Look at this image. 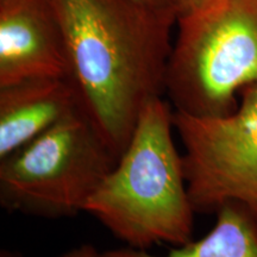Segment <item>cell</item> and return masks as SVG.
<instances>
[{
	"label": "cell",
	"mask_w": 257,
	"mask_h": 257,
	"mask_svg": "<svg viewBox=\"0 0 257 257\" xmlns=\"http://www.w3.org/2000/svg\"><path fill=\"white\" fill-rule=\"evenodd\" d=\"M173 2H174L179 17V16L187 14V12L198 8V6L201 5L205 0H173Z\"/></svg>",
	"instance_id": "obj_11"
},
{
	"label": "cell",
	"mask_w": 257,
	"mask_h": 257,
	"mask_svg": "<svg viewBox=\"0 0 257 257\" xmlns=\"http://www.w3.org/2000/svg\"><path fill=\"white\" fill-rule=\"evenodd\" d=\"M80 107L115 155L148 102L166 94L178 16L137 0H50Z\"/></svg>",
	"instance_id": "obj_1"
},
{
	"label": "cell",
	"mask_w": 257,
	"mask_h": 257,
	"mask_svg": "<svg viewBox=\"0 0 257 257\" xmlns=\"http://www.w3.org/2000/svg\"><path fill=\"white\" fill-rule=\"evenodd\" d=\"M0 257H25V256L23 253L18 251H12V250L3 249L2 251H0Z\"/></svg>",
	"instance_id": "obj_12"
},
{
	"label": "cell",
	"mask_w": 257,
	"mask_h": 257,
	"mask_svg": "<svg viewBox=\"0 0 257 257\" xmlns=\"http://www.w3.org/2000/svg\"><path fill=\"white\" fill-rule=\"evenodd\" d=\"M166 75L175 111L197 117L232 113L257 85V0H205L178 17Z\"/></svg>",
	"instance_id": "obj_3"
},
{
	"label": "cell",
	"mask_w": 257,
	"mask_h": 257,
	"mask_svg": "<svg viewBox=\"0 0 257 257\" xmlns=\"http://www.w3.org/2000/svg\"><path fill=\"white\" fill-rule=\"evenodd\" d=\"M137 2L142 3V4L149 6V8L160 10V11L172 12V14L178 16V11H176L173 0H137Z\"/></svg>",
	"instance_id": "obj_10"
},
{
	"label": "cell",
	"mask_w": 257,
	"mask_h": 257,
	"mask_svg": "<svg viewBox=\"0 0 257 257\" xmlns=\"http://www.w3.org/2000/svg\"><path fill=\"white\" fill-rule=\"evenodd\" d=\"M173 124L184 146L195 214L216 213L237 202L257 217V85L240 92L232 113L197 117L174 110Z\"/></svg>",
	"instance_id": "obj_5"
},
{
	"label": "cell",
	"mask_w": 257,
	"mask_h": 257,
	"mask_svg": "<svg viewBox=\"0 0 257 257\" xmlns=\"http://www.w3.org/2000/svg\"><path fill=\"white\" fill-rule=\"evenodd\" d=\"M0 2H5V0H0Z\"/></svg>",
	"instance_id": "obj_13"
},
{
	"label": "cell",
	"mask_w": 257,
	"mask_h": 257,
	"mask_svg": "<svg viewBox=\"0 0 257 257\" xmlns=\"http://www.w3.org/2000/svg\"><path fill=\"white\" fill-rule=\"evenodd\" d=\"M69 78L28 79L0 87V160L79 107Z\"/></svg>",
	"instance_id": "obj_7"
},
{
	"label": "cell",
	"mask_w": 257,
	"mask_h": 257,
	"mask_svg": "<svg viewBox=\"0 0 257 257\" xmlns=\"http://www.w3.org/2000/svg\"><path fill=\"white\" fill-rule=\"evenodd\" d=\"M69 78L63 32L50 0L0 2V87Z\"/></svg>",
	"instance_id": "obj_6"
},
{
	"label": "cell",
	"mask_w": 257,
	"mask_h": 257,
	"mask_svg": "<svg viewBox=\"0 0 257 257\" xmlns=\"http://www.w3.org/2000/svg\"><path fill=\"white\" fill-rule=\"evenodd\" d=\"M59 257H101V252L98 251L92 244H82V245L61 253Z\"/></svg>",
	"instance_id": "obj_9"
},
{
	"label": "cell",
	"mask_w": 257,
	"mask_h": 257,
	"mask_svg": "<svg viewBox=\"0 0 257 257\" xmlns=\"http://www.w3.org/2000/svg\"><path fill=\"white\" fill-rule=\"evenodd\" d=\"M217 220L206 236L176 246L165 256L147 250L123 248L101 252V257H257V217L237 202L216 212Z\"/></svg>",
	"instance_id": "obj_8"
},
{
	"label": "cell",
	"mask_w": 257,
	"mask_h": 257,
	"mask_svg": "<svg viewBox=\"0 0 257 257\" xmlns=\"http://www.w3.org/2000/svg\"><path fill=\"white\" fill-rule=\"evenodd\" d=\"M119 157L81 107L0 160V205L41 218L85 212Z\"/></svg>",
	"instance_id": "obj_4"
},
{
	"label": "cell",
	"mask_w": 257,
	"mask_h": 257,
	"mask_svg": "<svg viewBox=\"0 0 257 257\" xmlns=\"http://www.w3.org/2000/svg\"><path fill=\"white\" fill-rule=\"evenodd\" d=\"M173 112L163 98L148 102L126 149L85 206L130 248L193 240L195 212L173 140Z\"/></svg>",
	"instance_id": "obj_2"
}]
</instances>
